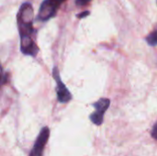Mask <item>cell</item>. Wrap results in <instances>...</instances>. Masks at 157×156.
<instances>
[{
    "mask_svg": "<svg viewBox=\"0 0 157 156\" xmlns=\"http://www.w3.org/2000/svg\"><path fill=\"white\" fill-rule=\"evenodd\" d=\"M33 17L34 11L32 6L29 3L22 4L17 16L20 39H33Z\"/></svg>",
    "mask_w": 157,
    "mask_h": 156,
    "instance_id": "cell-1",
    "label": "cell"
},
{
    "mask_svg": "<svg viewBox=\"0 0 157 156\" xmlns=\"http://www.w3.org/2000/svg\"><path fill=\"white\" fill-rule=\"evenodd\" d=\"M66 0H44L39 9L38 19L40 21H47L55 17L61 5Z\"/></svg>",
    "mask_w": 157,
    "mask_h": 156,
    "instance_id": "cell-2",
    "label": "cell"
},
{
    "mask_svg": "<svg viewBox=\"0 0 157 156\" xmlns=\"http://www.w3.org/2000/svg\"><path fill=\"white\" fill-rule=\"evenodd\" d=\"M52 76L56 81V92H57V98L61 103H67L72 99L71 93L62 82L60 73L57 67H54L52 70Z\"/></svg>",
    "mask_w": 157,
    "mask_h": 156,
    "instance_id": "cell-3",
    "label": "cell"
},
{
    "mask_svg": "<svg viewBox=\"0 0 157 156\" xmlns=\"http://www.w3.org/2000/svg\"><path fill=\"white\" fill-rule=\"evenodd\" d=\"M110 104L109 99L108 98H101L98 101H97L96 103H94V108L96 109V111L91 114L90 116V120L91 121L99 126L103 123V120H104V114L107 111V109L109 108Z\"/></svg>",
    "mask_w": 157,
    "mask_h": 156,
    "instance_id": "cell-4",
    "label": "cell"
},
{
    "mask_svg": "<svg viewBox=\"0 0 157 156\" xmlns=\"http://www.w3.org/2000/svg\"><path fill=\"white\" fill-rule=\"evenodd\" d=\"M49 135H50L49 128H47V127L42 128L35 143H34V146L29 154V156H42L44 147L49 139Z\"/></svg>",
    "mask_w": 157,
    "mask_h": 156,
    "instance_id": "cell-5",
    "label": "cell"
},
{
    "mask_svg": "<svg viewBox=\"0 0 157 156\" xmlns=\"http://www.w3.org/2000/svg\"><path fill=\"white\" fill-rule=\"evenodd\" d=\"M146 41L151 46H156L157 45V29L150 33L146 37Z\"/></svg>",
    "mask_w": 157,
    "mask_h": 156,
    "instance_id": "cell-6",
    "label": "cell"
},
{
    "mask_svg": "<svg viewBox=\"0 0 157 156\" xmlns=\"http://www.w3.org/2000/svg\"><path fill=\"white\" fill-rule=\"evenodd\" d=\"M91 0H75V4L77 6H86Z\"/></svg>",
    "mask_w": 157,
    "mask_h": 156,
    "instance_id": "cell-7",
    "label": "cell"
},
{
    "mask_svg": "<svg viewBox=\"0 0 157 156\" xmlns=\"http://www.w3.org/2000/svg\"><path fill=\"white\" fill-rule=\"evenodd\" d=\"M152 137L154 138V139H155L157 140V123H155V125L154 126V128H153V130H152Z\"/></svg>",
    "mask_w": 157,
    "mask_h": 156,
    "instance_id": "cell-8",
    "label": "cell"
},
{
    "mask_svg": "<svg viewBox=\"0 0 157 156\" xmlns=\"http://www.w3.org/2000/svg\"><path fill=\"white\" fill-rule=\"evenodd\" d=\"M88 15H89V12H88V11H85V12H83V13L78 14V15H77V17L83 18V17H86V16H88Z\"/></svg>",
    "mask_w": 157,
    "mask_h": 156,
    "instance_id": "cell-9",
    "label": "cell"
},
{
    "mask_svg": "<svg viewBox=\"0 0 157 156\" xmlns=\"http://www.w3.org/2000/svg\"><path fill=\"white\" fill-rule=\"evenodd\" d=\"M3 81H4V74H3V69H2V66L0 63V86L2 85Z\"/></svg>",
    "mask_w": 157,
    "mask_h": 156,
    "instance_id": "cell-10",
    "label": "cell"
}]
</instances>
